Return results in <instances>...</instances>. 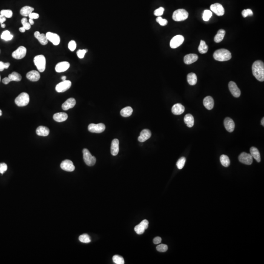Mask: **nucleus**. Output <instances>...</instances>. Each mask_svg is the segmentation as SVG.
Wrapping results in <instances>:
<instances>
[{"label":"nucleus","instance_id":"f257e3e1","mask_svg":"<svg viewBox=\"0 0 264 264\" xmlns=\"http://www.w3.org/2000/svg\"><path fill=\"white\" fill-rule=\"evenodd\" d=\"M253 75L259 81L264 80V64L261 60H257L253 64L252 66Z\"/></svg>","mask_w":264,"mask_h":264},{"label":"nucleus","instance_id":"f03ea898","mask_svg":"<svg viewBox=\"0 0 264 264\" xmlns=\"http://www.w3.org/2000/svg\"><path fill=\"white\" fill-rule=\"evenodd\" d=\"M213 57L218 61H227L231 59V54L227 49H219L214 52Z\"/></svg>","mask_w":264,"mask_h":264},{"label":"nucleus","instance_id":"7ed1b4c3","mask_svg":"<svg viewBox=\"0 0 264 264\" xmlns=\"http://www.w3.org/2000/svg\"><path fill=\"white\" fill-rule=\"evenodd\" d=\"M33 62L39 72H44L46 69V59L43 55H38L35 56L33 59Z\"/></svg>","mask_w":264,"mask_h":264},{"label":"nucleus","instance_id":"20e7f679","mask_svg":"<svg viewBox=\"0 0 264 264\" xmlns=\"http://www.w3.org/2000/svg\"><path fill=\"white\" fill-rule=\"evenodd\" d=\"M188 12L184 9H179L175 10L173 14L172 18L175 21L179 22L185 20L188 17Z\"/></svg>","mask_w":264,"mask_h":264},{"label":"nucleus","instance_id":"39448f33","mask_svg":"<svg viewBox=\"0 0 264 264\" xmlns=\"http://www.w3.org/2000/svg\"><path fill=\"white\" fill-rule=\"evenodd\" d=\"M29 96L27 93H22L16 98L15 102L18 106L24 107L29 103Z\"/></svg>","mask_w":264,"mask_h":264},{"label":"nucleus","instance_id":"423d86ee","mask_svg":"<svg viewBox=\"0 0 264 264\" xmlns=\"http://www.w3.org/2000/svg\"><path fill=\"white\" fill-rule=\"evenodd\" d=\"M83 154L84 161L87 165L90 166L95 165L96 162V158L91 155L90 151L87 149L85 148L83 150Z\"/></svg>","mask_w":264,"mask_h":264},{"label":"nucleus","instance_id":"0eeeda50","mask_svg":"<svg viewBox=\"0 0 264 264\" xmlns=\"http://www.w3.org/2000/svg\"><path fill=\"white\" fill-rule=\"evenodd\" d=\"M105 125L103 123H91L88 126V130L91 133H101L105 131Z\"/></svg>","mask_w":264,"mask_h":264},{"label":"nucleus","instance_id":"6e6552de","mask_svg":"<svg viewBox=\"0 0 264 264\" xmlns=\"http://www.w3.org/2000/svg\"><path fill=\"white\" fill-rule=\"evenodd\" d=\"M72 86V82L70 80L63 81L58 84L55 87V90L58 93H63L68 90Z\"/></svg>","mask_w":264,"mask_h":264},{"label":"nucleus","instance_id":"1a4fd4ad","mask_svg":"<svg viewBox=\"0 0 264 264\" xmlns=\"http://www.w3.org/2000/svg\"><path fill=\"white\" fill-rule=\"evenodd\" d=\"M184 38L181 35H177L171 39L170 42V46L172 49H176L184 43Z\"/></svg>","mask_w":264,"mask_h":264},{"label":"nucleus","instance_id":"9d476101","mask_svg":"<svg viewBox=\"0 0 264 264\" xmlns=\"http://www.w3.org/2000/svg\"><path fill=\"white\" fill-rule=\"evenodd\" d=\"M27 54V49L24 46H20L12 53V56L16 59H21L24 58Z\"/></svg>","mask_w":264,"mask_h":264},{"label":"nucleus","instance_id":"9b49d317","mask_svg":"<svg viewBox=\"0 0 264 264\" xmlns=\"http://www.w3.org/2000/svg\"><path fill=\"white\" fill-rule=\"evenodd\" d=\"M238 159L240 162L247 165H250L253 162V158L251 155L245 152L242 153Z\"/></svg>","mask_w":264,"mask_h":264},{"label":"nucleus","instance_id":"f8f14e48","mask_svg":"<svg viewBox=\"0 0 264 264\" xmlns=\"http://www.w3.org/2000/svg\"><path fill=\"white\" fill-rule=\"evenodd\" d=\"M148 225H149V222L147 220H144L141 222L136 225L135 227V231L138 234L141 235L144 232L145 230L147 229L148 227Z\"/></svg>","mask_w":264,"mask_h":264},{"label":"nucleus","instance_id":"ddd939ff","mask_svg":"<svg viewBox=\"0 0 264 264\" xmlns=\"http://www.w3.org/2000/svg\"><path fill=\"white\" fill-rule=\"evenodd\" d=\"M46 37L48 41L52 42L55 46H57L60 42V38L58 35L56 33H52L51 32H47L46 33Z\"/></svg>","mask_w":264,"mask_h":264},{"label":"nucleus","instance_id":"4468645a","mask_svg":"<svg viewBox=\"0 0 264 264\" xmlns=\"http://www.w3.org/2000/svg\"><path fill=\"white\" fill-rule=\"evenodd\" d=\"M210 9L218 16H222L225 13L224 7L222 4L219 3H215L214 4H211L210 6Z\"/></svg>","mask_w":264,"mask_h":264},{"label":"nucleus","instance_id":"2eb2a0df","mask_svg":"<svg viewBox=\"0 0 264 264\" xmlns=\"http://www.w3.org/2000/svg\"><path fill=\"white\" fill-rule=\"evenodd\" d=\"M228 88L230 92L234 97L239 98L240 96L241 91L235 82L233 81H230L228 84Z\"/></svg>","mask_w":264,"mask_h":264},{"label":"nucleus","instance_id":"dca6fc26","mask_svg":"<svg viewBox=\"0 0 264 264\" xmlns=\"http://www.w3.org/2000/svg\"><path fill=\"white\" fill-rule=\"evenodd\" d=\"M60 167L62 169L67 172H72L75 169V166L73 165V162L69 159L63 161L61 164Z\"/></svg>","mask_w":264,"mask_h":264},{"label":"nucleus","instance_id":"f3484780","mask_svg":"<svg viewBox=\"0 0 264 264\" xmlns=\"http://www.w3.org/2000/svg\"><path fill=\"white\" fill-rule=\"evenodd\" d=\"M70 67V64L69 62L67 61H63V62H59L56 64L55 70V71L57 72H66L69 69Z\"/></svg>","mask_w":264,"mask_h":264},{"label":"nucleus","instance_id":"a211bd4d","mask_svg":"<svg viewBox=\"0 0 264 264\" xmlns=\"http://www.w3.org/2000/svg\"><path fill=\"white\" fill-rule=\"evenodd\" d=\"M224 126L225 127V129L230 133L234 131L235 126L234 121L230 118H225L224 121Z\"/></svg>","mask_w":264,"mask_h":264},{"label":"nucleus","instance_id":"6ab92c4d","mask_svg":"<svg viewBox=\"0 0 264 264\" xmlns=\"http://www.w3.org/2000/svg\"><path fill=\"white\" fill-rule=\"evenodd\" d=\"M151 135H152V133L149 130H143L141 132L139 137L138 138V141L141 142H144L151 138Z\"/></svg>","mask_w":264,"mask_h":264},{"label":"nucleus","instance_id":"aec40b11","mask_svg":"<svg viewBox=\"0 0 264 264\" xmlns=\"http://www.w3.org/2000/svg\"><path fill=\"white\" fill-rule=\"evenodd\" d=\"M27 78L31 81L36 82L39 80L40 78V75L39 72L36 70H32L27 72Z\"/></svg>","mask_w":264,"mask_h":264},{"label":"nucleus","instance_id":"412c9836","mask_svg":"<svg viewBox=\"0 0 264 264\" xmlns=\"http://www.w3.org/2000/svg\"><path fill=\"white\" fill-rule=\"evenodd\" d=\"M76 104V100L73 98H70L64 103L62 105V108L65 110H68L72 108Z\"/></svg>","mask_w":264,"mask_h":264},{"label":"nucleus","instance_id":"4be33fe9","mask_svg":"<svg viewBox=\"0 0 264 264\" xmlns=\"http://www.w3.org/2000/svg\"><path fill=\"white\" fill-rule=\"evenodd\" d=\"M119 141L118 139H114L112 141L110 147V152L113 156H116L119 152Z\"/></svg>","mask_w":264,"mask_h":264},{"label":"nucleus","instance_id":"5701e85b","mask_svg":"<svg viewBox=\"0 0 264 264\" xmlns=\"http://www.w3.org/2000/svg\"><path fill=\"white\" fill-rule=\"evenodd\" d=\"M203 104L207 109L208 110H212L214 107V99L211 96H207L203 100Z\"/></svg>","mask_w":264,"mask_h":264},{"label":"nucleus","instance_id":"b1692460","mask_svg":"<svg viewBox=\"0 0 264 264\" xmlns=\"http://www.w3.org/2000/svg\"><path fill=\"white\" fill-rule=\"evenodd\" d=\"M198 59V56L197 55L191 53L185 55L184 57V61L185 64L190 65L195 62Z\"/></svg>","mask_w":264,"mask_h":264},{"label":"nucleus","instance_id":"393cba45","mask_svg":"<svg viewBox=\"0 0 264 264\" xmlns=\"http://www.w3.org/2000/svg\"><path fill=\"white\" fill-rule=\"evenodd\" d=\"M185 110L184 107L180 103L175 104L172 108V112L174 115H180L184 113Z\"/></svg>","mask_w":264,"mask_h":264},{"label":"nucleus","instance_id":"a878e982","mask_svg":"<svg viewBox=\"0 0 264 264\" xmlns=\"http://www.w3.org/2000/svg\"><path fill=\"white\" fill-rule=\"evenodd\" d=\"M35 37L39 41L40 43L42 44V45H46L48 43V40L47 38L46 37V35L44 33H40L39 32H35L34 34Z\"/></svg>","mask_w":264,"mask_h":264},{"label":"nucleus","instance_id":"bb28decb","mask_svg":"<svg viewBox=\"0 0 264 264\" xmlns=\"http://www.w3.org/2000/svg\"><path fill=\"white\" fill-rule=\"evenodd\" d=\"M67 118H68V116L67 114L65 113H63V112L55 113L53 116L54 120L58 122L65 121L67 119Z\"/></svg>","mask_w":264,"mask_h":264},{"label":"nucleus","instance_id":"cd10ccee","mask_svg":"<svg viewBox=\"0 0 264 264\" xmlns=\"http://www.w3.org/2000/svg\"><path fill=\"white\" fill-rule=\"evenodd\" d=\"M36 133L39 136H47L50 133V130L47 127L40 126L36 129Z\"/></svg>","mask_w":264,"mask_h":264},{"label":"nucleus","instance_id":"c85d7f7f","mask_svg":"<svg viewBox=\"0 0 264 264\" xmlns=\"http://www.w3.org/2000/svg\"><path fill=\"white\" fill-rule=\"evenodd\" d=\"M250 155L253 158H254L257 162H260L261 161V156L258 150L255 147H251L250 149Z\"/></svg>","mask_w":264,"mask_h":264},{"label":"nucleus","instance_id":"c756f323","mask_svg":"<svg viewBox=\"0 0 264 264\" xmlns=\"http://www.w3.org/2000/svg\"><path fill=\"white\" fill-rule=\"evenodd\" d=\"M184 121L187 124V126L191 128L194 126V118L192 115L191 114H187L184 118Z\"/></svg>","mask_w":264,"mask_h":264},{"label":"nucleus","instance_id":"7c9ffc66","mask_svg":"<svg viewBox=\"0 0 264 264\" xmlns=\"http://www.w3.org/2000/svg\"><path fill=\"white\" fill-rule=\"evenodd\" d=\"M34 9L33 7H30L29 6H24L22 7L20 10V14L24 17H27L30 13L33 11Z\"/></svg>","mask_w":264,"mask_h":264},{"label":"nucleus","instance_id":"2f4dec72","mask_svg":"<svg viewBox=\"0 0 264 264\" xmlns=\"http://www.w3.org/2000/svg\"><path fill=\"white\" fill-rule=\"evenodd\" d=\"M187 80L189 85L192 86L196 85L197 82V75L193 72L189 73L187 76Z\"/></svg>","mask_w":264,"mask_h":264},{"label":"nucleus","instance_id":"473e14b6","mask_svg":"<svg viewBox=\"0 0 264 264\" xmlns=\"http://www.w3.org/2000/svg\"><path fill=\"white\" fill-rule=\"evenodd\" d=\"M225 34V30L222 29L218 30L217 34L214 37V41L216 43H220L224 39Z\"/></svg>","mask_w":264,"mask_h":264},{"label":"nucleus","instance_id":"72a5a7b5","mask_svg":"<svg viewBox=\"0 0 264 264\" xmlns=\"http://www.w3.org/2000/svg\"><path fill=\"white\" fill-rule=\"evenodd\" d=\"M133 110L131 107L128 106L123 108L121 111V114L123 117H129L132 115Z\"/></svg>","mask_w":264,"mask_h":264},{"label":"nucleus","instance_id":"f704fd0d","mask_svg":"<svg viewBox=\"0 0 264 264\" xmlns=\"http://www.w3.org/2000/svg\"><path fill=\"white\" fill-rule=\"evenodd\" d=\"M8 77L9 78L11 81L19 82L22 80L21 75L18 72H13L10 75H9Z\"/></svg>","mask_w":264,"mask_h":264},{"label":"nucleus","instance_id":"c9c22d12","mask_svg":"<svg viewBox=\"0 0 264 264\" xmlns=\"http://www.w3.org/2000/svg\"><path fill=\"white\" fill-rule=\"evenodd\" d=\"M208 46L207 45L205 41L201 40L200 44H199V47H198V50H199V53H201V54L206 53L208 51Z\"/></svg>","mask_w":264,"mask_h":264},{"label":"nucleus","instance_id":"e433bc0d","mask_svg":"<svg viewBox=\"0 0 264 264\" xmlns=\"http://www.w3.org/2000/svg\"><path fill=\"white\" fill-rule=\"evenodd\" d=\"M220 161L222 166L227 167L229 166L230 164V159L227 155H222L220 157Z\"/></svg>","mask_w":264,"mask_h":264},{"label":"nucleus","instance_id":"4c0bfd02","mask_svg":"<svg viewBox=\"0 0 264 264\" xmlns=\"http://www.w3.org/2000/svg\"><path fill=\"white\" fill-rule=\"evenodd\" d=\"M1 39L5 41H10L13 39V35L10 33L9 30H5L1 33Z\"/></svg>","mask_w":264,"mask_h":264},{"label":"nucleus","instance_id":"58836bf2","mask_svg":"<svg viewBox=\"0 0 264 264\" xmlns=\"http://www.w3.org/2000/svg\"><path fill=\"white\" fill-rule=\"evenodd\" d=\"M113 260L115 264H124L125 263L123 258L121 256L118 255L113 256Z\"/></svg>","mask_w":264,"mask_h":264},{"label":"nucleus","instance_id":"ea45409f","mask_svg":"<svg viewBox=\"0 0 264 264\" xmlns=\"http://www.w3.org/2000/svg\"><path fill=\"white\" fill-rule=\"evenodd\" d=\"M212 16V12L209 10H205L204 11L202 19L204 21H208L209 20L210 18Z\"/></svg>","mask_w":264,"mask_h":264},{"label":"nucleus","instance_id":"a19ab883","mask_svg":"<svg viewBox=\"0 0 264 264\" xmlns=\"http://www.w3.org/2000/svg\"><path fill=\"white\" fill-rule=\"evenodd\" d=\"M79 240L81 242L83 243H89L91 241L90 237L87 234H82L79 237Z\"/></svg>","mask_w":264,"mask_h":264},{"label":"nucleus","instance_id":"79ce46f5","mask_svg":"<svg viewBox=\"0 0 264 264\" xmlns=\"http://www.w3.org/2000/svg\"><path fill=\"white\" fill-rule=\"evenodd\" d=\"M1 15H3L6 18H11L12 16L13 15V12L12 11V10H9V9H7V10H2L0 12Z\"/></svg>","mask_w":264,"mask_h":264},{"label":"nucleus","instance_id":"37998d69","mask_svg":"<svg viewBox=\"0 0 264 264\" xmlns=\"http://www.w3.org/2000/svg\"><path fill=\"white\" fill-rule=\"evenodd\" d=\"M185 161H186V159L184 157H182L178 160L176 164V166L178 167V169H182V168H183L184 166V164H185Z\"/></svg>","mask_w":264,"mask_h":264},{"label":"nucleus","instance_id":"c03bdc74","mask_svg":"<svg viewBox=\"0 0 264 264\" xmlns=\"http://www.w3.org/2000/svg\"><path fill=\"white\" fill-rule=\"evenodd\" d=\"M21 23L23 24V27L26 29V30H29L31 28V24L29 22H27V18H23L21 20Z\"/></svg>","mask_w":264,"mask_h":264},{"label":"nucleus","instance_id":"a18cd8bd","mask_svg":"<svg viewBox=\"0 0 264 264\" xmlns=\"http://www.w3.org/2000/svg\"><path fill=\"white\" fill-rule=\"evenodd\" d=\"M156 250L159 252H165L168 250V246L165 244H161L158 245L156 248Z\"/></svg>","mask_w":264,"mask_h":264},{"label":"nucleus","instance_id":"49530a36","mask_svg":"<svg viewBox=\"0 0 264 264\" xmlns=\"http://www.w3.org/2000/svg\"><path fill=\"white\" fill-rule=\"evenodd\" d=\"M156 21L161 26H166L168 23L166 19H163L161 16H159L158 18H156Z\"/></svg>","mask_w":264,"mask_h":264},{"label":"nucleus","instance_id":"de8ad7c7","mask_svg":"<svg viewBox=\"0 0 264 264\" xmlns=\"http://www.w3.org/2000/svg\"><path fill=\"white\" fill-rule=\"evenodd\" d=\"M242 16L244 18L247 17L248 16H253V12L251 9H244L242 12Z\"/></svg>","mask_w":264,"mask_h":264},{"label":"nucleus","instance_id":"09e8293b","mask_svg":"<svg viewBox=\"0 0 264 264\" xmlns=\"http://www.w3.org/2000/svg\"><path fill=\"white\" fill-rule=\"evenodd\" d=\"M164 7H160L154 11V14L155 16L159 17V16H161L164 14Z\"/></svg>","mask_w":264,"mask_h":264},{"label":"nucleus","instance_id":"8fccbe9b","mask_svg":"<svg viewBox=\"0 0 264 264\" xmlns=\"http://www.w3.org/2000/svg\"><path fill=\"white\" fill-rule=\"evenodd\" d=\"M68 47H69V50L72 52H73L74 50H75L76 47V42H75V41H70L68 44Z\"/></svg>","mask_w":264,"mask_h":264},{"label":"nucleus","instance_id":"3c124183","mask_svg":"<svg viewBox=\"0 0 264 264\" xmlns=\"http://www.w3.org/2000/svg\"><path fill=\"white\" fill-rule=\"evenodd\" d=\"M88 52L87 50H79L77 52V55L78 57L80 59H82L84 57L85 55L87 53V52Z\"/></svg>","mask_w":264,"mask_h":264},{"label":"nucleus","instance_id":"603ef678","mask_svg":"<svg viewBox=\"0 0 264 264\" xmlns=\"http://www.w3.org/2000/svg\"><path fill=\"white\" fill-rule=\"evenodd\" d=\"M10 65V63L9 62L4 63L2 61H0V72H2L4 70V69H8Z\"/></svg>","mask_w":264,"mask_h":264},{"label":"nucleus","instance_id":"864d4df0","mask_svg":"<svg viewBox=\"0 0 264 264\" xmlns=\"http://www.w3.org/2000/svg\"><path fill=\"white\" fill-rule=\"evenodd\" d=\"M7 169V166L5 163L0 164V173L3 174Z\"/></svg>","mask_w":264,"mask_h":264},{"label":"nucleus","instance_id":"5fc2aeb1","mask_svg":"<svg viewBox=\"0 0 264 264\" xmlns=\"http://www.w3.org/2000/svg\"><path fill=\"white\" fill-rule=\"evenodd\" d=\"M29 17L30 19H33H33H37L39 18V15L38 13L32 12V13H30V14L29 15Z\"/></svg>","mask_w":264,"mask_h":264},{"label":"nucleus","instance_id":"6e6d98bb","mask_svg":"<svg viewBox=\"0 0 264 264\" xmlns=\"http://www.w3.org/2000/svg\"><path fill=\"white\" fill-rule=\"evenodd\" d=\"M161 242V237H156L153 240V242L155 244H159Z\"/></svg>","mask_w":264,"mask_h":264},{"label":"nucleus","instance_id":"4d7b16f0","mask_svg":"<svg viewBox=\"0 0 264 264\" xmlns=\"http://www.w3.org/2000/svg\"><path fill=\"white\" fill-rule=\"evenodd\" d=\"M2 82H3V83L6 85V84H8L9 82H11V81H10L9 78L7 77L4 78L2 80Z\"/></svg>","mask_w":264,"mask_h":264},{"label":"nucleus","instance_id":"13d9d810","mask_svg":"<svg viewBox=\"0 0 264 264\" xmlns=\"http://www.w3.org/2000/svg\"><path fill=\"white\" fill-rule=\"evenodd\" d=\"M6 21V18L4 16H3V15H1L0 14V24H4L5 21Z\"/></svg>","mask_w":264,"mask_h":264},{"label":"nucleus","instance_id":"bf43d9fd","mask_svg":"<svg viewBox=\"0 0 264 264\" xmlns=\"http://www.w3.org/2000/svg\"><path fill=\"white\" fill-rule=\"evenodd\" d=\"M19 31L20 32H26V29H24V27H20V29H19Z\"/></svg>","mask_w":264,"mask_h":264},{"label":"nucleus","instance_id":"052dcab7","mask_svg":"<svg viewBox=\"0 0 264 264\" xmlns=\"http://www.w3.org/2000/svg\"><path fill=\"white\" fill-rule=\"evenodd\" d=\"M29 24H31V25H32V24H34V21H33V19H30V18H29Z\"/></svg>","mask_w":264,"mask_h":264},{"label":"nucleus","instance_id":"680f3d73","mask_svg":"<svg viewBox=\"0 0 264 264\" xmlns=\"http://www.w3.org/2000/svg\"><path fill=\"white\" fill-rule=\"evenodd\" d=\"M261 125L264 126V118H263L261 121Z\"/></svg>","mask_w":264,"mask_h":264},{"label":"nucleus","instance_id":"e2e57ef3","mask_svg":"<svg viewBox=\"0 0 264 264\" xmlns=\"http://www.w3.org/2000/svg\"><path fill=\"white\" fill-rule=\"evenodd\" d=\"M61 79H62V80L65 81L66 80V76H62V77H61Z\"/></svg>","mask_w":264,"mask_h":264},{"label":"nucleus","instance_id":"0e129e2a","mask_svg":"<svg viewBox=\"0 0 264 264\" xmlns=\"http://www.w3.org/2000/svg\"><path fill=\"white\" fill-rule=\"evenodd\" d=\"M1 27L2 28H4V27H6V24H1Z\"/></svg>","mask_w":264,"mask_h":264},{"label":"nucleus","instance_id":"69168bd1","mask_svg":"<svg viewBox=\"0 0 264 264\" xmlns=\"http://www.w3.org/2000/svg\"><path fill=\"white\" fill-rule=\"evenodd\" d=\"M1 115H2V112H1V110H0V116H1Z\"/></svg>","mask_w":264,"mask_h":264},{"label":"nucleus","instance_id":"338daca9","mask_svg":"<svg viewBox=\"0 0 264 264\" xmlns=\"http://www.w3.org/2000/svg\"><path fill=\"white\" fill-rule=\"evenodd\" d=\"M0 81H1V76H0Z\"/></svg>","mask_w":264,"mask_h":264},{"label":"nucleus","instance_id":"774afa93","mask_svg":"<svg viewBox=\"0 0 264 264\" xmlns=\"http://www.w3.org/2000/svg\"><path fill=\"white\" fill-rule=\"evenodd\" d=\"M0 52H1V50H0Z\"/></svg>","mask_w":264,"mask_h":264}]
</instances>
